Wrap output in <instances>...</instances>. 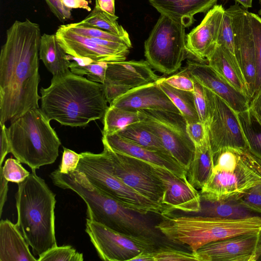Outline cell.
<instances>
[{
	"label": "cell",
	"mask_w": 261,
	"mask_h": 261,
	"mask_svg": "<svg viewBox=\"0 0 261 261\" xmlns=\"http://www.w3.org/2000/svg\"><path fill=\"white\" fill-rule=\"evenodd\" d=\"M161 15L172 18L185 27L191 25L194 16L210 10L218 0H148Z\"/></svg>",
	"instance_id": "23"
},
{
	"label": "cell",
	"mask_w": 261,
	"mask_h": 261,
	"mask_svg": "<svg viewBox=\"0 0 261 261\" xmlns=\"http://www.w3.org/2000/svg\"><path fill=\"white\" fill-rule=\"evenodd\" d=\"M256 159H257V161H258V163H259V165H260V166L261 167V160L258 159H257V158H256Z\"/></svg>",
	"instance_id": "55"
},
{
	"label": "cell",
	"mask_w": 261,
	"mask_h": 261,
	"mask_svg": "<svg viewBox=\"0 0 261 261\" xmlns=\"http://www.w3.org/2000/svg\"><path fill=\"white\" fill-rule=\"evenodd\" d=\"M260 260H261V259H260Z\"/></svg>",
	"instance_id": "57"
},
{
	"label": "cell",
	"mask_w": 261,
	"mask_h": 261,
	"mask_svg": "<svg viewBox=\"0 0 261 261\" xmlns=\"http://www.w3.org/2000/svg\"><path fill=\"white\" fill-rule=\"evenodd\" d=\"M260 4H261V0H260ZM258 13H259V14L260 15H261V7H260V10H259V12H258Z\"/></svg>",
	"instance_id": "56"
},
{
	"label": "cell",
	"mask_w": 261,
	"mask_h": 261,
	"mask_svg": "<svg viewBox=\"0 0 261 261\" xmlns=\"http://www.w3.org/2000/svg\"><path fill=\"white\" fill-rule=\"evenodd\" d=\"M261 184V167L247 150L233 170L213 169L199 192L205 200L238 199L248 190Z\"/></svg>",
	"instance_id": "10"
},
{
	"label": "cell",
	"mask_w": 261,
	"mask_h": 261,
	"mask_svg": "<svg viewBox=\"0 0 261 261\" xmlns=\"http://www.w3.org/2000/svg\"><path fill=\"white\" fill-rule=\"evenodd\" d=\"M110 106L133 110L154 109L180 113L156 82L132 88Z\"/></svg>",
	"instance_id": "20"
},
{
	"label": "cell",
	"mask_w": 261,
	"mask_h": 261,
	"mask_svg": "<svg viewBox=\"0 0 261 261\" xmlns=\"http://www.w3.org/2000/svg\"><path fill=\"white\" fill-rule=\"evenodd\" d=\"M1 126V155L0 168L7 154L10 152V146L5 123L0 122Z\"/></svg>",
	"instance_id": "48"
},
{
	"label": "cell",
	"mask_w": 261,
	"mask_h": 261,
	"mask_svg": "<svg viewBox=\"0 0 261 261\" xmlns=\"http://www.w3.org/2000/svg\"><path fill=\"white\" fill-rule=\"evenodd\" d=\"M41 30L29 19L7 30L0 54V122L5 123L39 108V51Z\"/></svg>",
	"instance_id": "1"
},
{
	"label": "cell",
	"mask_w": 261,
	"mask_h": 261,
	"mask_svg": "<svg viewBox=\"0 0 261 261\" xmlns=\"http://www.w3.org/2000/svg\"><path fill=\"white\" fill-rule=\"evenodd\" d=\"M55 35L66 53L76 58L109 63L125 61L129 53V49H117L98 43L92 38L71 31L65 24L58 28Z\"/></svg>",
	"instance_id": "16"
},
{
	"label": "cell",
	"mask_w": 261,
	"mask_h": 261,
	"mask_svg": "<svg viewBox=\"0 0 261 261\" xmlns=\"http://www.w3.org/2000/svg\"><path fill=\"white\" fill-rule=\"evenodd\" d=\"M156 82L184 116L187 123L200 121L193 92L174 88L162 81L161 77Z\"/></svg>",
	"instance_id": "29"
},
{
	"label": "cell",
	"mask_w": 261,
	"mask_h": 261,
	"mask_svg": "<svg viewBox=\"0 0 261 261\" xmlns=\"http://www.w3.org/2000/svg\"><path fill=\"white\" fill-rule=\"evenodd\" d=\"M250 17L256 61V83L254 95L261 89V18L257 15L251 12H250Z\"/></svg>",
	"instance_id": "35"
},
{
	"label": "cell",
	"mask_w": 261,
	"mask_h": 261,
	"mask_svg": "<svg viewBox=\"0 0 261 261\" xmlns=\"http://www.w3.org/2000/svg\"><path fill=\"white\" fill-rule=\"evenodd\" d=\"M49 176L53 184L79 195L87 205V219L118 232L156 242L160 232L147 215L129 210L92 184L81 171L68 174L58 169Z\"/></svg>",
	"instance_id": "3"
},
{
	"label": "cell",
	"mask_w": 261,
	"mask_h": 261,
	"mask_svg": "<svg viewBox=\"0 0 261 261\" xmlns=\"http://www.w3.org/2000/svg\"><path fill=\"white\" fill-rule=\"evenodd\" d=\"M80 158V154L64 147L62 161L58 169V171L64 174L75 171L77 167Z\"/></svg>",
	"instance_id": "45"
},
{
	"label": "cell",
	"mask_w": 261,
	"mask_h": 261,
	"mask_svg": "<svg viewBox=\"0 0 261 261\" xmlns=\"http://www.w3.org/2000/svg\"><path fill=\"white\" fill-rule=\"evenodd\" d=\"M40 92L42 112L66 126H85L103 117L109 108L102 84L69 69L53 76L50 86Z\"/></svg>",
	"instance_id": "2"
},
{
	"label": "cell",
	"mask_w": 261,
	"mask_h": 261,
	"mask_svg": "<svg viewBox=\"0 0 261 261\" xmlns=\"http://www.w3.org/2000/svg\"><path fill=\"white\" fill-rule=\"evenodd\" d=\"M217 44L222 45L235 56L232 18L227 9L225 10L223 13Z\"/></svg>",
	"instance_id": "38"
},
{
	"label": "cell",
	"mask_w": 261,
	"mask_h": 261,
	"mask_svg": "<svg viewBox=\"0 0 261 261\" xmlns=\"http://www.w3.org/2000/svg\"><path fill=\"white\" fill-rule=\"evenodd\" d=\"M237 115L248 150L261 160V123L249 108Z\"/></svg>",
	"instance_id": "31"
},
{
	"label": "cell",
	"mask_w": 261,
	"mask_h": 261,
	"mask_svg": "<svg viewBox=\"0 0 261 261\" xmlns=\"http://www.w3.org/2000/svg\"><path fill=\"white\" fill-rule=\"evenodd\" d=\"M207 63L236 89L249 98L245 77L233 54L217 44L214 51L207 59Z\"/></svg>",
	"instance_id": "25"
},
{
	"label": "cell",
	"mask_w": 261,
	"mask_h": 261,
	"mask_svg": "<svg viewBox=\"0 0 261 261\" xmlns=\"http://www.w3.org/2000/svg\"><path fill=\"white\" fill-rule=\"evenodd\" d=\"M80 155L76 170L82 172L92 184L124 207L145 215L155 214L162 216L168 214L164 206L144 197L117 177L112 172L108 158L103 150L97 154L86 151Z\"/></svg>",
	"instance_id": "7"
},
{
	"label": "cell",
	"mask_w": 261,
	"mask_h": 261,
	"mask_svg": "<svg viewBox=\"0 0 261 261\" xmlns=\"http://www.w3.org/2000/svg\"><path fill=\"white\" fill-rule=\"evenodd\" d=\"M95 3L103 11L110 15H116L115 0H95Z\"/></svg>",
	"instance_id": "52"
},
{
	"label": "cell",
	"mask_w": 261,
	"mask_h": 261,
	"mask_svg": "<svg viewBox=\"0 0 261 261\" xmlns=\"http://www.w3.org/2000/svg\"><path fill=\"white\" fill-rule=\"evenodd\" d=\"M118 17L101 10L95 3L90 14L83 20L75 22L79 25L99 29L116 35L130 39L126 31L117 21Z\"/></svg>",
	"instance_id": "32"
},
{
	"label": "cell",
	"mask_w": 261,
	"mask_h": 261,
	"mask_svg": "<svg viewBox=\"0 0 261 261\" xmlns=\"http://www.w3.org/2000/svg\"><path fill=\"white\" fill-rule=\"evenodd\" d=\"M195 148L194 158L187 170V177L194 188L201 189L212 173L214 156L208 138Z\"/></svg>",
	"instance_id": "27"
},
{
	"label": "cell",
	"mask_w": 261,
	"mask_h": 261,
	"mask_svg": "<svg viewBox=\"0 0 261 261\" xmlns=\"http://www.w3.org/2000/svg\"><path fill=\"white\" fill-rule=\"evenodd\" d=\"M252 211L241 205L237 199L220 200L201 199L199 215L229 219H243L255 216Z\"/></svg>",
	"instance_id": "28"
},
{
	"label": "cell",
	"mask_w": 261,
	"mask_h": 261,
	"mask_svg": "<svg viewBox=\"0 0 261 261\" xmlns=\"http://www.w3.org/2000/svg\"><path fill=\"white\" fill-rule=\"evenodd\" d=\"M140 120L139 110L109 106L103 116L102 134L107 136L116 134L127 125Z\"/></svg>",
	"instance_id": "30"
},
{
	"label": "cell",
	"mask_w": 261,
	"mask_h": 261,
	"mask_svg": "<svg viewBox=\"0 0 261 261\" xmlns=\"http://www.w3.org/2000/svg\"><path fill=\"white\" fill-rule=\"evenodd\" d=\"M153 251H142L131 259L130 261H154Z\"/></svg>",
	"instance_id": "53"
},
{
	"label": "cell",
	"mask_w": 261,
	"mask_h": 261,
	"mask_svg": "<svg viewBox=\"0 0 261 261\" xmlns=\"http://www.w3.org/2000/svg\"><path fill=\"white\" fill-rule=\"evenodd\" d=\"M231 15L234 37V54L247 84L249 98L256 83V61L250 12L238 4L227 9Z\"/></svg>",
	"instance_id": "14"
},
{
	"label": "cell",
	"mask_w": 261,
	"mask_h": 261,
	"mask_svg": "<svg viewBox=\"0 0 261 261\" xmlns=\"http://www.w3.org/2000/svg\"><path fill=\"white\" fill-rule=\"evenodd\" d=\"M83 254L70 245L56 246L40 256L38 261H83Z\"/></svg>",
	"instance_id": "37"
},
{
	"label": "cell",
	"mask_w": 261,
	"mask_h": 261,
	"mask_svg": "<svg viewBox=\"0 0 261 261\" xmlns=\"http://www.w3.org/2000/svg\"><path fill=\"white\" fill-rule=\"evenodd\" d=\"M39 55L40 59L53 76L69 69L71 62L55 34H43L41 36Z\"/></svg>",
	"instance_id": "26"
},
{
	"label": "cell",
	"mask_w": 261,
	"mask_h": 261,
	"mask_svg": "<svg viewBox=\"0 0 261 261\" xmlns=\"http://www.w3.org/2000/svg\"><path fill=\"white\" fill-rule=\"evenodd\" d=\"M196 252L200 261L260 260L261 231L211 242Z\"/></svg>",
	"instance_id": "15"
},
{
	"label": "cell",
	"mask_w": 261,
	"mask_h": 261,
	"mask_svg": "<svg viewBox=\"0 0 261 261\" xmlns=\"http://www.w3.org/2000/svg\"><path fill=\"white\" fill-rule=\"evenodd\" d=\"M0 168V174L8 181L16 184L24 180L30 174L18 160L13 158L8 159Z\"/></svg>",
	"instance_id": "39"
},
{
	"label": "cell",
	"mask_w": 261,
	"mask_h": 261,
	"mask_svg": "<svg viewBox=\"0 0 261 261\" xmlns=\"http://www.w3.org/2000/svg\"><path fill=\"white\" fill-rule=\"evenodd\" d=\"M155 227L170 242L196 252L211 242L238 235L261 231V217L229 219L196 215L161 216Z\"/></svg>",
	"instance_id": "5"
},
{
	"label": "cell",
	"mask_w": 261,
	"mask_h": 261,
	"mask_svg": "<svg viewBox=\"0 0 261 261\" xmlns=\"http://www.w3.org/2000/svg\"><path fill=\"white\" fill-rule=\"evenodd\" d=\"M0 216H2L3 209L7 200L8 191V181L0 174Z\"/></svg>",
	"instance_id": "51"
},
{
	"label": "cell",
	"mask_w": 261,
	"mask_h": 261,
	"mask_svg": "<svg viewBox=\"0 0 261 261\" xmlns=\"http://www.w3.org/2000/svg\"><path fill=\"white\" fill-rule=\"evenodd\" d=\"M224 11L221 5H215L201 23L186 35L188 54L198 61L207 63V59L215 48Z\"/></svg>",
	"instance_id": "19"
},
{
	"label": "cell",
	"mask_w": 261,
	"mask_h": 261,
	"mask_svg": "<svg viewBox=\"0 0 261 261\" xmlns=\"http://www.w3.org/2000/svg\"><path fill=\"white\" fill-rule=\"evenodd\" d=\"M154 170L165 187L162 205L169 214L175 210L198 213L201 208L199 192L189 182L187 177H179L167 169L153 165Z\"/></svg>",
	"instance_id": "17"
},
{
	"label": "cell",
	"mask_w": 261,
	"mask_h": 261,
	"mask_svg": "<svg viewBox=\"0 0 261 261\" xmlns=\"http://www.w3.org/2000/svg\"><path fill=\"white\" fill-rule=\"evenodd\" d=\"M249 108L261 123V89L250 99Z\"/></svg>",
	"instance_id": "49"
},
{
	"label": "cell",
	"mask_w": 261,
	"mask_h": 261,
	"mask_svg": "<svg viewBox=\"0 0 261 261\" xmlns=\"http://www.w3.org/2000/svg\"><path fill=\"white\" fill-rule=\"evenodd\" d=\"M63 4L67 8L71 9H82L88 11H91L89 3L86 0H62Z\"/></svg>",
	"instance_id": "50"
},
{
	"label": "cell",
	"mask_w": 261,
	"mask_h": 261,
	"mask_svg": "<svg viewBox=\"0 0 261 261\" xmlns=\"http://www.w3.org/2000/svg\"><path fill=\"white\" fill-rule=\"evenodd\" d=\"M204 88L208 109L206 126L213 154L225 147L248 149L237 113L217 95Z\"/></svg>",
	"instance_id": "12"
},
{
	"label": "cell",
	"mask_w": 261,
	"mask_h": 261,
	"mask_svg": "<svg viewBox=\"0 0 261 261\" xmlns=\"http://www.w3.org/2000/svg\"><path fill=\"white\" fill-rule=\"evenodd\" d=\"M116 134L122 139L138 145L169 153L158 138L140 122L129 124Z\"/></svg>",
	"instance_id": "33"
},
{
	"label": "cell",
	"mask_w": 261,
	"mask_h": 261,
	"mask_svg": "<svg viewBox=\"0 0 261 261\" xmlns=\"http://www.w3.org/2000/svg\"><path fill=\"white\" fill-rule=\"evenodd\" d=\"M102 260L130 261L142 251L155 250V242L128 236L87 218L86 229Z\"/></svg>",
	"instance_id": "13"
},
{
	"label": "cell",
	"mask_w": 261,
	"mask_h": 261,
	"mask_svg": "<svg viewBox=\"0 0 261 261\" xmlns=\"http://www.w3.org/2000/svg\"><path fill=\"white\" fill-rule=\"evenodd\" d=\"M139 111L141 124L158 138L168 152L187 171L196 148L187 132V123L184 116L180 113L162 110Z\"/></svg>",
	"instance_id": "9"
},
{
	"label": "cell",
	"mask_w": 261,
	"mask_h": 261,
	"mask_svg": "<svg viewBox=\"0 0 261 261\" xmlns=\"http://www.w3.org/2000/svg\"><path fill=\"white\" fill-rule=\"evenodd\" d=\"M159 77L147 61L108 63L106 79L134 88L156 82Z\"/></svg>",
	"instance_id": "22"
},
{
	"label": "cell",
	"mask_w": 261,
	"mask_h": 261,
	"mask_svg": "<svg viewBox=\"0 0 261 261\" xmlns=\"http://www.w3.org/2000/svg\"><path fill=\"white\" fill-rule=\"evenodd\" d=\"M102 142L115 152L164 168L179 177L187 176L186 170L168 153L138 145L122 139L117 134L102 135Z\"/></svg>",
	"instance_id": "21"
},
{
	"label": "cell",
	"mask_w": 261,
	"mask_h": 261,
	"mask_svg": "<svg viewBox=\"0 0 261 261\" xmlns=\"http://www.w3.org/2000/svg\"><path fill=\"white\" fill-rule=\"evenodd\" d=\"M54 194L36 171L18 184L17 225L35 256L57 246L55 236Z\"/></svg>",
	"instance_id": "4"
},
{
	"label": "cell",
	"mask_w": 261,
	"mask_h": 261,
	"mask_svg": "<svg viewBox=\"0 0 261 261\" xmlns=\"http://www.w3.org/2000/svg\"><path fill=\"white\" fill-rule=\"evenodd\" d=\"M194 82L193 93L196 109L200 121L206 125L208 118V109L204 88L199 83L195 81Z\"/></svg>",
	"instance_id": "43"
},
{
	"label": "cell",
	"mask_w": 261,
	"mask_h": 261,
	"mask_svg": "<svg viewBox=\"0 0 261 261\" xmlns=\"http://www.w3.org/2000/svg\"><path fill=\"white\" fill-rule=\"evenodd\" d=\"M40 108H34L11 122L7 129L10 152L32 171L54 163L61 142Z\"/></svg>",
	"instance_id": "6"
},
{
	"label": "cell",
	"mask_w": 261,
	"mask_h": 261,
	"mask_svg": "<svg viewBox=\"0 0 261 261\" xmlns=\"http://www.w3.org/2000/svg\"><path fill=\"white\" fill-rule=\"evenodd\" d=\"M237 200L247 209L261 214V184L251 188Z\"/></svg>",
	"instance_id": "42"
},
{
	"label": "cell",
	"mask_w": 261,
	"mask_h": 261,
	"mask_svg": "<svg viewBox=\"0 0 261 261\" xmlns=\"http://www.w3.org/2000/svg\"><path fill=\"white\" fill-rule=\"evenodd\" d=\"M102 143L103 150L108 158L113 173L137 193L150 201L163 205L165 187L162 180L155 172L153 165L115 152L106 143Z\"/></svg>",
	"instance_id": "11"
},
{
	"label": "cell",
	"mask_w": 261,
	"mask_h": 261,
	"mask_svg": "<svg viewBox=\"0 0 261 261\" xmlns=\"http://www.w3.org/2000/svg\"><path fill=\"white\" fill-rule=\"evenodd\" d=\"M235 2L241 4L246 9L251 8L253 0H234Z\"/></svg>",
	"instance_id": "54"
},
{
	"label": "cell",
	"mask_w": 261,
	"mask_h": 261,
	"mask_svg": "<svg viewBox=\"0 0 261 261\" xmlns=\"http://www.w3.org/2000/svg\"><path fill=\"white\" fill-rule=\"evenodd\" d=\"M68 59L73 61L69 65L70 70L74 74L83 76L93 82L102 84L106 79L108 62H98L92 59L74 57L68 55Z\"/></svg>",
	"instance_id": "34"
},
{
	"label": "cell",
	"mask_w": 261,
	"mask_h": 261,
	"mask_svg": "<svg viewBox=\"0 0 261 261\" xmlns=\"http://www.w3.org/2000/svg\"><path fill=\"white\" fill-rule=\"evenodd\" d=\"M65 25L70 30L80 35L89 38H95L121 42L126 44L130 48L132 47V43L130 39L116 35L99 29L79 25L75 23Z\"/></svg>",
	"instance_id": "36"
},
{
	"label": "cell",
	"mask_w": 261,
	"mask_h": 261,
	"mask_svg": "<svg viewBox=\"0 0 261 261\" xmlns=\"http://www.w3.org/2000/svg\"><path fill=\"white\" fill-rule=\"evenodd\" d=\"M186 69L194 81L221 98L237 113L249 108L250 98L236 89L207 63L188 60Z\"/></svg>",
	"instance_id": "18"
},
{
	"label": "cell",
	"mask_w": 261,
	"mask_h": 261,
	"mask_svg": "<svg viewBox=\"0 0 261 261\" xmlns=\"http://www.w3.org/2000/svg\"><path fill=\"white\" fill-rule=\"evenodd\" d=\"M154 261H200L196 252H189L171 248H163L153 251Z\"/></svg>",
	"instance_id": "40"
},
{
	"label": "cell",
	"mask_w": 261,
	"mask_h": 261,
	"mask_svg": "<svg viewBox=\"0 0 261 261\" xmlns=\"http://www.w3.org/2000/svg\"><path fill=\"white\" fill-rule=\"evenodd\" d=\"M17 224L10 220L0 222V261H38Z\"/></svg>",
	"instance_id": "24"
},
{
	"label": "cell",
	"mask_w": 261,
	"mask_h": 261,
	"mask_svg": "<svg viewBox=\"0 0 261 261\" xmlns=\"http://www.w3.org/2000/svg\"><path fill=\"white\" fill-rule=\"evenodd\" d=\"M102 84L106 98L110 105L116 99L132 89L128 86L107 79H105Z\"/></svg>",
	"instance_id": "44"
},
{
	"label": "cell",
	"mask_w": 261,
	"mask_h": 261,
	"mask_svg": "<svg viewBox=\"0 0 261 261\" xmlns=\"http://www.w3.org/2000/svg\"><path fill=\"white\" fill-rule=\"evenodd\" d=\"M185 28L180 22L161 15L144 42V55L152 68L166 75L180 69L188 54Z\"/></svg>",
	"instance_id": "8"
},
{
	"label": "cell",
	"mask_w": 261,
	"mask_h": 261,
	"mask_svg": "<svg viewBox=\"0 0 261 261\" xmlns=\"http://www.w3.org/2000/svg\"><path fill=\"white\" fill-rule=\"evenodd\" d=\"M187 130L195 147L202 145L208 138L206 125L201 121L187 123Z\"/></svg>",
	"instance_id": "46"
},
{
	"label": "cell",
	"mask_w": 261,
	"mask_h": 261,
	"mask_svg": "<svg viewBox=\"0 0 261 261\" xmlns=\"http://www.w3.org/2000/svg\"><path fill=\"white\" fill-rule=\"evenodd\" d=\"M51 12L59 20L64 22L71 17V9L66 7L62 0H44Z\"/></svg>",
	"instance_id": "47"
},
{
	"label": "cell",
	"mask_w": 261,
	"mask_h": 261,
	"mask_svg": "<svg viewBox=\"0 0 261 261\" xmlns=\"http://www.w3.org/2000/svg\"><path fill=\"white\" fill-rule=\"evenodd\" d=\"M162 81L177 89L193 92L195 82L186 69L181 72L168 76L161 77Z\"/></svg>",
	"instance_id": "41"
}]
</instances>
